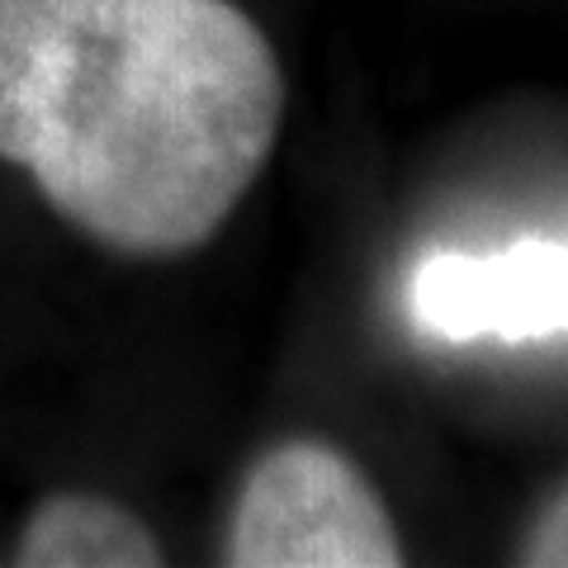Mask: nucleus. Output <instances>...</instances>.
Segmentation results:
<instances>
[{"instance_id":"obj_1","label":"nucleus","mask_w":568,"mask_h":568,"mask_svg":"<svg viewBox=\"0 0 568 568\" xmlns=\"http://www.w3.org/2000/svg\"><path fill=\"white\" fill-rule=\"evenodd\" d=\"M280 114V58L233 0H0V156L110 252L204 246Z\"/></svg>"},{"instance_id":"obj_2","label":"nucleus","mask_w":568,"mask_h":568,"mask_svg":"<svg viewBox=\"0 0 568 568\" xmlns=\"http://www.w3.org/2000/svg\"><path fill=\"white\" fill-rule=\"evenodd\" d=\"M233 568H394L403 545L369 478L323 440L265 450L223 536Z\"/></svg>"},{"instance_id":"obj_3","label":"nucleus","mask_w":568,"mask_h":568,"mask_svg":"<svg viewBox=\"0 0 568 568\" xmlns=\"http://www.w3.org/2000/svg\"><path fill=\"white\" fill-rule=\"evenodd\" d=\"M413 317L440 342L568 336V237L426 256L413 280Z\"/></svg>"},{"instance_id":"obj_4","label":"nucleus","mask_w":568,"mask_h":568,"mask_svg":"<svg viewBox=\"0 0 568 568\" xmlns=\"http://www.w3.org/2000/svg\"><path fill=\"white\" fill-rule=\"evenodd\" d=\"M14 559L24 568H156L162 545L119 503L62 493L29 517Z\"/></svg>"},{"instance_id":"obj_5","label":"nucleus","mask_w":568,"mask_h":568,"mask_svg":"<svg viewBox=\"0 0 568 568\" xmlns=\"http://www.w3.org/2000/svg\"><path fill=\"white\" fill-rule=\"evenodd\" d=\"M517 559L530 568H568V484L549 497L540 507V517L530 521Z\"/></svg>"}]
</instances>
